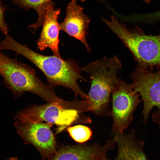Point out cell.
<instances>
[{"instance_id": "obj_1", "label": "cell", "mask_w": 160, "mask_h": 160, "mask_svg": "<svg viewBox=\"0 0 160 160\" xmlns=\"http://www.w3.org/2000/svg\"><path fill=\"white\" fill-rule=\"evenodd\" d=\"M4 49L12 50L30 60L42 72L52 87L63 86L72 90L76 97L88 99V95L81 90L77 82L79 79L87 81L81 75V68L74 60L40 54L8 34L0 43V50Z\"/></svg>"}, {"instance_id": "obj_2", "label": "cell", "mask_w": 160, "mask_h": 160, "mask_svg": "<svg viewBox=\"0 0 160 160\" xmlns=\"http://www.w3.org/2000/svg\"><path fill=\"white\" fill-rule=\"evenodd\" d=\"M0 50V75L7 88L15 98L26 92L35 94L48 102H52L57 95L53 87L43 82L35 70L3 54Z\"/></svg>"}, {"instance_id": "obj_3", "label": "cell", "mask_w": 160, "mask_h": 160, "mask_svg": "<svg viewBox=\"0 0 160 160\" xmlns=\"http://www.w3.org/2000/svg\"><path fill=\"white\" fill-rule=\"evenodd\" d=\"M102 19L130 51L138 65L148 70L160 68V35L146 34L137 26L129 29L113 16L110 20Z\"/></svg>"}, {"instance_id": "obj_4", "label": "cell", "mask_w": 160, "mask_h": 160, "mask_svg": "<svg viewBox=\"0 0 160 160\" xmlns=\"http://www.w3.org/2000/svg\"><path fill=\"white\" fill-rule=\"evenodd\" d=\"M84 112L65 108L52 102L41 105H33L18 111L15 119L24 121H45L58 127L56 133L76 124H90L92 120Z\"/></svg>"}, {"instance_id": "obj_5", "label": "cell", "mask_w": 160, "mask_h": 160, "mask_svg": "<svg viewBox=\"0 0 160 160\" xmlns=\"http://www.w3.org/2000/svg\"><path fill=\"white\" fill-rule=\"evenodd\" d=\"M131 77L133 89L141 96L143 103V122L146 124L150 112L156 107L157 109L152 113V117L160 128V68L154 72L138 65Z\"/></svg>"}, {"instance_id": "obj_6", "label": "cell", "mask_w": 160, "mask_h": 160, "mask_svg": "<svg viewBox=\"0 0 160 160\" xmlns=\"http://www.w3.org/2000/svg\"><path fill=\"white\" fill-rule=\"evenodd\" d=\"M134 91L132 84L119 77L111 96V106L109 116L113 120L112 131L123 132L131 122L133 113L142 100Z\"/></svg>"}, {"instance_id": "obj_7", "label": "cell", "mask_w": 160, "mask_h": 160, "mask_svg": "<svg viewBox=\"0 0 160 160\" xmlns=\"http://www.w3.org/2000/svg\"><path fill=\"white\" fill-rule=\"evenodd\" d=\"M53 124L16 121L14 123L18 134L26 144L33 145L44 159H50L57 152V145L51 130Z\"/></svg>"}, {"instance_id": "obj_8", "label": "cell", "mask_w": 160, "mask_h": 160, "mask_svg": "<svg viewBox=\"0 0 160 160\" xmlns=\"http://www.w3.org/2000/svg\"><path fill=\"white\" fill-rule=\"evenodd\" d=\"M76 1L72 0L67 5L65 17L59 24L60 30L79 41L89 52L91 50L86 36L90 19L84 14V8L78 5Z\"/></svg>"}, {"instance_id": "obj_9", "label": "cell", "mask_w": 160, "mask_h": 160, "mask_svg": "<svg viewBox=\"0 0 160 160\" xmlns=\"http://www.w3.org/2000/svg\"><path fill=\"white\" fill-rule=\"evenodd\" d=\"M113 148V143L109 141L103 146L95 142L92 144L79 143L63 146L50 160H101Z\"/></svg>"}, {"instance_id": "obj_10", "label": "cell", "mask_w": 160, "mask_h": 160, "mask_svg": "<svg viewBox=\"0 0 160 160\" xmlns=\"http://www.w3.org/2000/svg\"><path fill=\"white\" fill-rule=\"evenodd\" d=\"M54 5L49 8L42 24V28L36 44L40 50L49 48L54 55L62 57L59 51V38L60 30L58 18L60 12V9H54Z\"/></svg>"}, {"instance_id": "obj_11", "label": "cell", "mask_w": 160, "mask_h": 160, "mask_svg": "<svg viewBox=\"0 0 160 160\" xmlns=\"http://www.w3.org/2000/svg\"><path fill=\"white\" fill-rule=\"evenodd\" d=\"M135 133L134 129L128 134L112 131L118 148L117 156L113 160H148L144 151V142L137 139Z\"/></svg>"}, {"instance_id": "obj_12", "label": "cell", "mask_w": 160, "mask_h": 160, "mask_svg": "<svg viewBox=\"0 0 160 160\" xmlns=\"http://www.w3.org/2000/svg\"><path fill=\"white\" fill-rule=\"evenodd\" d=\"M15 5L25 10L32 9L36 10L38 17L37 21L29 26L35 31L42 25L46 14L49 8L55 5L52 0H11Z\"/></svg>"}, {"instance_id": "obj_13", "label": "cell", "mask_w": 160, "mask_h": 160, "mask_svg": "<svg viewBox=\"0 0 160 160\" xmlns=\"http://www.w3.org/2000/svg\"><path fill=\"white\" fill-rule=\"evenodd\" d=\"M70 136L79 143H83L90 139L92 135L91 129L85 125L78 124L66 128Z\"/></svg>"}, {"instance_id": "obj_14", "label": "cell", "mask_w": 160, "mask_h": 160, "mask_svg": "<svg viewBox=\"0 0 160 160\" xmlns=\"http://www.w3.org/2000/svg\"><path fill=\"white\" fill-rule=\"evenodd\" d=\"M6 10L2 3L0 1V30L5 35L8 34L9 29L4 20V13Z\"/></svg>"}, {"instance_id": "obj_15", "label": "cell", "mask_w": 160, "mask_h": 160, "mask_svg": "<svg viewBox=\"0 0 160 160\" xmlns=\"http://www.w3.org/2000/svg\"><path fill=\"white\" fill-rule=\"evenodd\" d=\"M5 160H18L17 158L15 157H12L6 159Z\"/></svg>"}, {"instance_id": "obj_16", "label": "cell", "mask_w": 160, "mask_h": 160, "mask_svg": "<svg viewBox=\"0 0 160 160\" xmlns=\"http://www.w3.org/2000/svg\"><path fill=\"white\" fill-rule=\"evenodd\" d=\"M153 0H143L145 3L147 4H150Z\"/></svg>"}, {"instance_id": "obj_17", "label": "cell", "mask_w": 160, "mask_h": 160, "mask_svg": "<svg viewBox=\"0 0 160 160\" xmlns=\"http://www.w3.org/2000/svg\"><path fill=\"white\" fill-rule=\"evenodd\" d=\"M110 160L109 159H107L106 156L104 157L102 160Z\"/></svg>"}, {"instance_id": "obj_18", "label": "cell", "mask_w": 160, "mask_h": 160, "mask_svg": "<svg viewBox=\"0 0 160 160\" xmlns=\"http://www.w3.org/2000/svg\"><path fill=\"white\" fill-rule=\"evenodd\" d=\"M81 2H83L84 1H87V0H79Z\"/></svg>"}]
</instances>
